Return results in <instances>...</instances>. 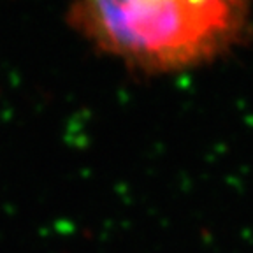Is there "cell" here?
<instances>
[{"instance_id": "1", "label": "cell", "mask_w": 253, "mask_h": 253, "mask_svg": "<svg viewBox=\"0 0 253 253\" xmlns=\"http://www.w3.org/2000/svg\"><path fill=\"white\" fill-rule=\"evenodd\" d=\"M227 0H83L65 20L97 51L146 76L186 71L223 53L246 25Z\"/></svg>"}]
</instances>
